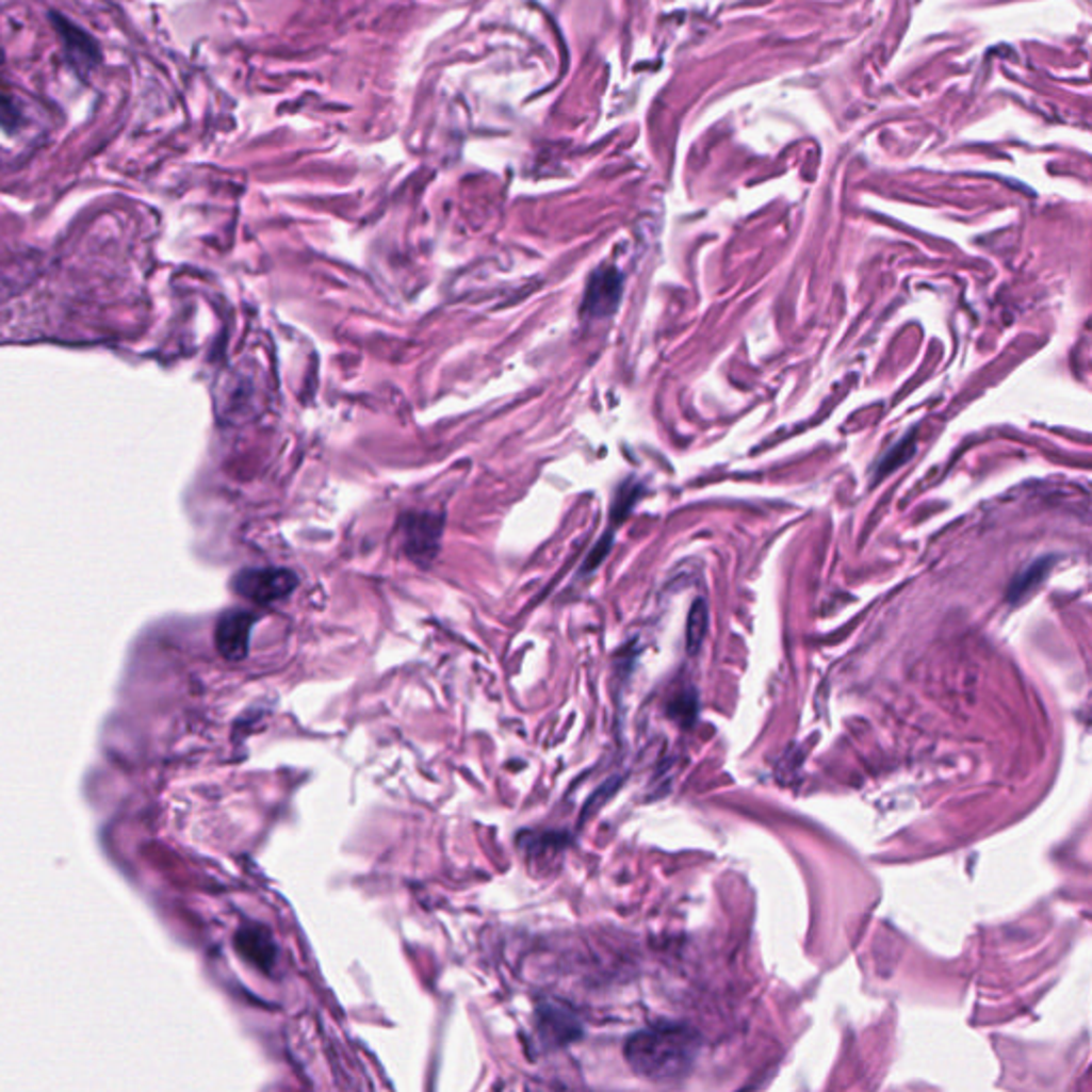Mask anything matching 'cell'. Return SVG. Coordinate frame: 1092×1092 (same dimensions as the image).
Here are the masks:
<instances>
[{
	"label": "cell",
	"mask_w": 1092,
	"mask_h": 1092,
	"mask_svg": "<svg viewBox=\"0 0 1092 1092\" xmlns=\"http://www.w3.org/2000/svg\"><path fill=\"white\" fill-rule=\"evenodd\" d=\"M625 1060L632 1071L651 1081L683 1079L700 1052V1034L679 1022L653 1024L625 1041Z\"/></svg>",
	"instance_id": "obj_1"
},
{
	"label": "cell",
	"mask_w": 1092,
	"mask_h": 1092,
	"mask_svg": "<svg viewBox=\"0 0 1092 1092\" xmlns=\"http://www.w3.org/2000/svg\"><path fill=\"white\" fill-rule=\"evenodd\" d=\"M297 576L284 568H250L233 578L238 596L255 604H274L293 593Z\"/></svg>",
	"instance_id": "obj_2"
},
{
	"label": "cell",
	"mask_w": 1092,
	"mask_h": 1092,
	"mask_svg": "<svg viewBox=\"0 0 1092 1092\" xmlns=\"http://www.w3.org/2000/svg\"><path fill=\"white\" fill-rule=\"evenodd\" d=\"M50 20L63 39V46L67 50V59H69L74 71L82 80H86L103 61L97 39L59 12H50Z\"/></svg>",
	"instance_id": "obj_3"
},
{
	"label": "cell",
	"mask_w": 1092,
	"mask_h": 1092,
	"mask_svg": "<svg viewBox=\"0 0 1092 1092\" xmlns=\"http://www.w3.org/2000/svg\"><path fill=\"white\" fill-rule=\"evenodd\" d=\"M623 293V276L615 267H600L591 274L585 297H583V316L587 319H604L610 316Z\"/></svg>",
	"instance_id": "obj_4"
},
{
	"label": "cell",
	"mask_w": 1092,
	"mask_h": 1092,
	"mask_svg": "<svg viewBox=\"0 0 1092 1092\" xmlns=\"http://www.w3.org/2000/svg\"><path fill=\"white\" fill-rule=\"evenodd\" d=\"M257 617L246 610H231L221 617L216 625V647L223 657L240 662L250 651V636Z\"/></svg>",
	"instance_id": "obj_5"
},
{
	"label": "cell",
	"mask_w": 1092,
	"mask_h": 1092,
	"mask_svg": "<svg viewBox=\"0 0 1092 1092\" xmlns=\"http://www.w3.org/2000/svg\"><path fill=\"white\" fill-rule=\"evenodd\" d=\"M538 1032L542 1043L547 1045H564L581 1034V1022L574 1013L559 1003H549L538 1007Z\"/></svg>",
	"instance_id": "obj_6"
},
{
	"label": "cell",
	"mask_w": 1092,
	"mask_h": 1092,
	"mask_svg": "<svg viewBox=\"0 0 1092 1092\" xmlns=\"http://www.w3.org/2000/svg\"><path fill=\"white\" fill-rule=\"evenodd\" d=\"M238 951L257 968L270 973L278 962V945L263 926H246L235 936Z\"/></svg>",
	"instance_id": "obj_7"
},
{
	"label": "cell",
	"mask_w": 1092,
	"mask_h": 1092,
	"mask_svg": "<svg viewBox=\"0 0 1092 1092\" xmlns=\"http://www.w3.org/2000/svg\"><path fill=\"white\" fill-rule=\"evenodd\" d=\"M406 549L419 561L431 559L438 553L442 521L434 515H414L406 519Z\"/></svg>",
	"instance_id": "obj_8"
},
{
	"label": "cell",
	"mask_w": 1092,
	"mask_h": 1092,
	"mask_svg": "<svg viewBox=\"0 0 1092 1092\" xmlns=\"http://www.w3.org/2000/svg\"><path fill=\"white\" fill-rule=\"evenodd\" d=\"M1052 564H1054L1052 557H1043V559H1037L1034 564H1030L1026 570H1022V574H1017L1009 587V600L1017 602V600L1026 598L1030 591H1034L1041 585V581L1047 576Z\"/></svg>",
	"instance_id": "obj_9"
},
{
	"label": "cell",
	"mask_w": 1092,
	"mask_h": 1092,
	"mask_svg": "<svg viewBox=\"0 0 1092 1092\" xmlns=\"http://www.w3.org/2000/svg\"><path fill=\"white\" fill-rule=\"evenodd\" d=\"M706 630H708V608H706V602L704 600H696L691 610H689L687 632H685V640H687L689 653H696L702 647Z\"/></svg>",
	"instance_id": "obj_10"
},
{
	"label": "cell",
	"mask_w": 1092,
	"mask_h": 1092,
	"mask_svg": "<svg viewBox=\"0 0 1092 1092\" xmlns=\"http://www.w3.org/2000/svg\"><path fill=\"white\" fill-rule=\"evenodd\" d=\"M915 451V440L913 436H907L902 438L898 444H894L890 451H885V455L879 459L877 468H875V478H883L885 474H892L894 470H898Z\"/></svg>",
	"instance_id": "obj_11"
},
{
	"label": "cell",
	"mask_w": 1092,
	"mask_h": 1092,
	"mask_svg": "<svg viewBox=\"0 0 1092 1092\" xmlns=\"http://www.w3.org/2000/svg\"><path fill=\"white\" fill-rule=\"evenodd\" d=\"M22 127H25L22 105L10 95H0V131H5L7 135H14Z\"/></svg>",
	"instance_id": "obj_12"
}]
</instances>
